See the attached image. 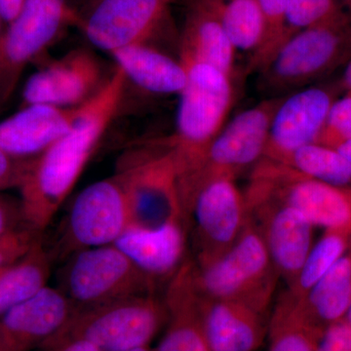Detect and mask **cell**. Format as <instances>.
Returning a JSON list of instances; mask_svg holds the SVG:
<instances>
[{
  "instance_id": "obj_1",
  "label": "cell",
  "mask_w": 351,
  "mask_h": 351,
  "mask_svg": "<svg viewBox=\"0 0 351 351\" xmlns=\"http://www.w3.org/2000/svg\"><path fill=\"white\" fill-rule=\"evenodd\" d=\"M127 83L117 66L97 93L82 106L66 135L32 161L19 188L25 226L43 234L75 189L119 112Z\"/></svg>"
},
{
  "instance_id": "obj_2",
  "label": "cell",
  "mask_w": 351,
  "mask_h": 351,
  "mask_svg": "<svg viewBox=\"0 0 351 351\" xmlns=\"http://www.w3.org/2000/svg\"><path fill=\"white\" fill-rule=\"evenodd\" d=\"M182 64L186 69V83L179 95L175 135L170 144L179 181L195 169L226 125L234 96L232 75L207 64Z\"/></svg>"
},
{
  "instance_id": "obj_3",
  "label": "cell",
  "mask_w": 351,
  "mask_h": 351,
  "mask_svg": "<svg viewBox=\"0 0 351 351\" xmlns=\"http://www.w3.org/2000/svg\"><path fill=\"white\" fill-rule=\"evenodd\" d=\"M166 321L163 300L156 295H134L75 308L66 325L41 348L47 351L77 339L89 341L101 351L143 348L149 346Z\"/></svg>"
},
{
  "instance_id": "obj_4",
  "label": "cell",
  "mask_w": 351,
  "mask_h": 351,
  "mask_svg": "<svg viewBox=\"0 0 351 351\" xmlns=\"http://www.w3.org/2000/svg\"><path fill=\"white\" fill-rule=\"evenodd\" d=\"M196 287L204 299L242 302L267 313L277 274L262 235L248 219L237 241L219 258L193 263Z\"/></svg>"
},
{
  "instance_id": "obj_5",
  "label": "cell",
  "mask_w": 351,
  "mask_h": 351,
  "mask_svg": "<svg viewBox=\"0 0 351 351\" xmlns=\"http://www.w3.org/2000/svg\"><path fill=\"white\" fill-rule=\"evenodd\" d=\"M351 58V16L295 34L260 73L261 88L286 96L331 75Z\"/></svg>"
},
{
  "instance_id": "obj_6",
  "label": "cell",
  "mask_w": 351,
  "mask_h": 351,
  "mask_svg": "<svg viewBox=\"0 0 351 351\" xmlns=\"http://www.w3.org/2000/svg\"><path fill=\"white\" fill-rule=\"evenodd\" d=\"M283 98L265 99L240 112L219 132L195 169L179 182L184 216L196 193L208 182L223 178L234 180L263 158L272 117Z\"/></svg>"
},
{
  "instance_id": "obj_7",
  "label": "cell",
  "mask_w": 351,
  "mask_h": 351,
  "mask_svg": "<svg viewBox=\"0 0 351 351\" xmlns=\"http://www.w3.org/2000/svg\"><path fill=\"white\" fill-rule=\"evenodd\" d=\"M244 196L249 202L272 200L289 205L313 226L337 230L351 239V186L316 181L285 164L262 158Z\"/></svg>"
},
{
  "instance_id": "obj_8",
  "label": "cell",
  "mask_w": 351,
  "mask_h": 351,
  "mask_svg": "<svg viewBox=\"0 0 351 351\" xmlns=\"http://www.w3.org/2000/svg\"><path fill=\"white\" fill-rule=\"evenodd\" d=\"M114 176L125 195L129 228L149 230L184 221L179 168L170 145L126 154Z\"/></svg>"
},
{
  "instance_id": "obj_9",
  "label": "cell",
  "mask_w": 351,
  "mask_h": 351,
  "mask_svg": "<svg viewBox=\"0 0 351 351\" xmlns=\"http://www.w3.org/2000/svg\"><path fill=\"white\" fill-rule=\"evenodd\" d=\"M80 14L69 0H25L0 38V112L6 108L27 64L56 43Z\"/></svg>"
},
{
  "instance_id": "obj_10",
  "label": "cell",
  "mask_w": 351,
  "mask_h": 351,
  "mask_svg": "<svg viewBox=\"0 0 351 351\" xmlns=\"http://www.w3.org/2000/svg\"><path fill=\"white\" fill-rule=\"evenodd\" d=\"M64 262L59 289L75 308L156 292L157 284L115 245L78 252Z\"/></svg>"
},
{
  "instance_id": "obj_11",
  "label": "cell",
  "mask_w": 351,
  "mask_h": 351,
  "mask_svg": "<svg viewBox=\"0 0 351 351\" xmlns=\"http://www.w3.org/2000/svg\"><path fill=\"white\" fill-rule=\"evenodd\" d=\"M128 228L125 195L113 176L78 193L48 250L53 262L66 261L78 252L114 244Z\"/></svg>"
},
{
  "instance_id": "obj_12",
  "label": "cell",
  "mask_w": 351,
  "mask_h": 351,
  "mask_svg": "<svg viewBox=\"0 0 351 351\" xmlns=\"http://www.w3.org/2000/svg\"><path fill=\"white\" fill-rule=\"evenodd\" d=\"M188 214L193 215L195 221L196 263L225 254L239 239L249 219L243 193L234 180L226 178L205 184L196 193Z\"/></svg>"
},
{
  "instance_id": "obj_13",
  "label": "cell",
  "mask_w": 351,
  "mask_h": 351,
  "mask_svg": "<svg viewBox=\"0 0 351 351\" xmlns=\"http://www.w3.org/2000/svg\"><path fill=\"white\" fill-rule=\"evenodd\" d=\"M173 0H96L80 27L89 43L112 54L135 44L149 43Z\"/></svg>"
},
{
  "instance_id": "obj_14",
  "label": "cell",
  "mask_w": 351,
  "mask_h": 351,
  "mask_svg": "<svg viewBox=\"0 0 351 351\" xmlns=\"http://www.w3.org/2000/svg\"><path fill=\"white\" fill-rule=\"evenodd\" d=\"M336 99L334 89L319 86L284 96L272 117L263 158L284 163L297 149L316 143Z\"/></svg>"
},
{
  "instance_id": "obj_15",
  "label": "cell",
  "mask_w": 351,
  "mask_h": 351,
  "mask_svg": "<svg viewBox=\"0 0 351 351\" xmlns=\"http://www.w3.org/2000/svg\"><path fill=\"white\" fill-rule=\"evenodd\" d=\"M246 207L277 274L290 286L313 248V223L295 208L277 201H256Z\"/></svg>"
},
{
  "instance_id": "obj_16",
  "label": "cell",
  "mask_w": 351,
  "mask_h": 351,
  "mask_svg": "<svg viewBox=\"0 0 351 351\" xmlns=\"http://www.w3.org/2000/svg\"><path fill=\"white\" fill-rule=\"evenodd\" d=\"M101 71L97 58L87 49L66 53L25 82L23 107L34 104L78 107L100 89Z\"/></svg>"
},
{
  "instance_id": "obj_17",
  "label": "cell",
  "mask_w": 351,
  "mask_h": 351,
  "mask_svg": "<svg viewBox=\"0 0 351 351\" xmlns=\"http://www.w3.org/2000/svg\"><path fill=\"white\" fill-rule=\"evenodd\" d=\"M75 311L73 302L59 288L46 286L0 315V351L41 348L66 325Z\"/></svg>"
},
{
  "instance_id": "obj_18",
  "label": "cell",
  "mask_w": 351,
  "mask_h": 351,
  "mask_svg": "<svg viewBox=\"0 0 351 351\" xmlns=\"http://www.w3.org/2000/svg\"><path fill=\"white\" fill-rule=\"evenodd\" d=\"M82 106L34 104L23 107L0 122V147L16 158H36L71 130Z\"/></svg>"
},
{
  "instance_id": "obj_19",
  "label": "cell",
  "mask_w": 351,
  "mask_h": 351,
  "mask_svg": "<svg viewBox=\"0 0 351 351\" xmlns=\"http://www.w3.org/2000/svg\"><path fill=\"white\" fill-rule=\"evenodd\" d=\"M203 302L196 287L193 263L184 262L166 289L163 302L167 326L156 351H210L203 327Z\"/></svg>"
},
{
  "instance_id": "obj_20",
  "label": "cell",
  "mask_w": 351,
  "mask_h": 351,
  "mask_svg": "<svg viewBox=\"0 0 351 351\" xmlns=\"http://www.w3.org/2000/svg\"><path fill=\"white\" fill-rule=\"evenodd\" d=\"M186 232L182 221L156 228H128L115 246L156 284L172 278L184 263Z\"/></svg>"
},
{
  "instance_id": "obj_21",
  "label": "cell",
  "mask_w": 351,
  "mask_h": 351,
  "mask_svg": "<svg viewBox=\"0 0 351 351\" xmlns=\"http://www.w3.org/2000/svg\"><path fill=\"white\" fill-rule=\"evenodd\" d=\"M202 317L210 351H256L269 330L265 313L239 302L204 299Z\"/></svg>"
},
{
  "instance_id": "obj_22",
  "label": "cell",
  "mask_w": 351,
  "mask_h": 351,
  "mask_svg": "<svg viewBox=\"0 0 351 351\" xmlns=\"http://www.w3.org/2000/svg\"><path fill=\"white\" fill-rule=\"evenodd\" d=\"M235 51L209 0H188L180 61L210 64L232 76Z\"/></svg>"
},
{
  "instance_id": "obj_23",
  "label": "cell",
  "mask_w": 351,
  "mask_h": 351,
  "mask_svg": "<svg viewBox=\"0 0 351 351\" xmlns=\"http://www.w3.org/2000/svg\"><path fill=\"white\" fill-rule=\"evenodd\" d=\"M110 55L127 82L131 80L149 93L179 96L186 85V69L182 62L149 43L121 48Z\"/></svg>"
},
{
  "instance_id": "obj_24",
  "label": "cell",
  "mask_w": 351,
  "mask_h": 351,
  "mask_svg": "<svg viewBox=\"0 0 351 351\" xmlns=\"http://www.w3.org/2000/svg\"><path fill=\"white\" fill-rule=\"evenodd\" d=\"M295 301L302 315L319 331L345 319L351 304V249L304 298Z\"/></svg>"
},
{
  "instance_id": "obj_25",
  "label": "cell",
  "mask_w": 351,
  "mask_h": 351,
  "mask_svg": "<svg viewBox=\"0 0 351 351\" xmlns=\"http://www.w3.org/2000/svg\"><path fill=\"white\" fill-rule=\"evenodd\" d=\"M53 260L43 239L38 237L29 250L0 274V315L31 299L47 286Z\"/></svg>"
},
{
  "instance_id": "obj_26",
  "label": "cell",
  "mask_w": 351,
  "mask_h": 351,
  "mask_svg": "<svg viewBox=\"0 0 351 351\" xmlns=\"http://www.w3.org/2000/svg\"><path fill=\"white\" fill-rule=\"evenodd\" d=\"M319 332L302 315L295 298L285 292L269 323V351H316Z\"/></svg>"
},
{
  "instance_id": "obj_27",
  "label": "cell",
  "mask_w": 351,
  "mask_h": 351,
  "mask_svg": "<svg viewBox=\"0 0 351 351\" xmlns=\"http://www.w3.org/2000/svg\"><path fill=\"white\" fill-rule=\"evenodd\" d=\"M302 176L338 186H351V162L336 149L326 145H304L282 163Z\"/></svg>"
},
{
  "instance_id": "obj_28",
  "label": "cell",
  "mask_w": 351,
  "mask_h": 351,
  "mask_svg": "<svg viewBox=\"0 0 351 351\" xmlns=\"http://www.w3.org/2000/svg\"><path fill=\"white\" fill-rule=\"evenodd\" d=\"M350 237L337 230H326L319 241L311 248L287 292L295 299L304 298L328 270L350 250Z\"/></svg>"
},
{
  "instance_id": "obj_29",
  "label": "cell",
  "mask_w": 351,
  "mask_h": 351,
  "mask_svg": "<svg viewBox=\"0 0 351 351\" xmlns=\"http://www.w3.org/2000/svg\"><path fill=\"white\" fill-rule=\"evenodd\" d=\"M348 16L338 0H287L283 43L297 32L338 22Z\"/></svg>"
},
{
  "instance_id": "obj_30",
  "label": "cell",
  "mask_w": 351,
  "mask_h": 351,
  "mask_svg": "<svg viewBox=\"0 0 351 351\" xmlns=\"http://www.w3.org/2000/svg\"><path fill=\"white\" fill-rule=\"evenodd\" d=\"M258 2L263 13L265 32L260 48L250 58L249 69L261 73L282 45L287 0H258Z\"/></svg>"
},
{
  "instance_id": "obj_31",
  "label": "cell",
  "mask_w": 351,
  "mask_h": 351,
  "mask_svg": "<svg viewBox=\"0 0 351 351\" xmlns=\"http://www.w3.org/2000/svg\"><path fill=\"white\" fill-rule=\"evenodd\" d=\"M351 141V95L346 94L332 103L316 144L338 149Z\"/></svg>"
},
{
  "instance_id": "obj_32",
  "label": "cell",
  "mask_w": 351,
  "mask_h": 351,
  "mask_svg": "<svg viewBox=\"0 0 351 351\" xmlns=\"http://www.w3.org/2000/svg\"><path fill=\"white\" fill-rule=\"evenodd\" d=\"M40 235L29 228H23L0 237V269L22 258Z\"/></svg>"
},
{
  "instance_id": "obj_33",
  "label": "cell",
  "mask_w": 351,
  "mask_h": 351,
  "mask_svg": "<svg viewBox=\"0 0 351 351\" xmlns=\"http://www.w3.org/2000/svg\"><path fill=\"white\" fill-rule=\"evenodd\" d=\"M316 351H351V324L343 319L321 330Z\"/></svg>"
},
{
  "instance_id": "obj_34",
  "label": "cell",
  "mask_w": 351,
  "mask_h": 351,
  "mask_svg": "<svg viewBox=\"0 0 351 351\" xmlns=\"http://www.w3.org/2000/svg\"><path fill=\"white\" fill-rule=\"evenodd\" d=\"M34 158H16L0 147V191L19 189Z\"/></svg>"
},
{
  "instance_id": "obj_35",
  "label": "cell",
  "mask_w": 351,
  "mask_h": 351,
  "mask_svg": "<svg viewBox=\"0 0 351 351\" xmlns=\"http://www.w3.org/2000/svg\"><path fill=\"white\" fill-rule=\"evenodd\" d=\"M25 226L20 200L0 196V237L17 232Z\"/></svg>"
},
{
  "instance_id": "obj_36",
  "label": "cell",
  "mask_w": 351,
  "mask_h": 351,
  "mask_svg": "<svg viewBox=\"0 0 351 351\" xmlns=\"http://www.w3.org/2000/svg\"><path fill=\"white\" fill-rule=\"evenodd\" d=\"M24 2L25 0H0V9L6 25L16 17Z\"/></svg>"
},
{
  "instance_id": "obj_37",
  "label": "cell",
  "mask_w": 351,
  "mask_h": 351,
  "mask_svg": "<svg viewBox=\"0 0 351 351\" xmlns=\"http://www.w3.org/2000/svg\"><path fill=\"white\" fill-rule=\"evenodd\" d=\"M47 351H101L100 348H97L93 343H89V341H82V339H77V341H68L64 343L63 345L56 346V348H52V350Z\"/></svg>"
},
{
  "instance_id": "obj_38",
  "label": "cell",
  "mask_w": 351,
  "mask_h": 351,
  "mask_svg": "<svg viewBox=\"0 0 351 351\" xmlns=\"http://www.w3.org/2000/svg\"><path fill=\"white\" fill-rule=\"evenodd\" d=\"M341 85L345 90L346 94L351 95V58L346 64Z\"/></svg>"
},
{
  "instance_id": "obj_39",
  "label": "cell",
  "mask_w": 351,
  "mask_h": 351,
  "mask_svg": "<svg viewBox=\"0 0 351 351\" xmlns=\"http://www.w3.org/2000/svg\"><path fill=\"white\" fill-rule=\"evenodd\" d=\"M338 151L351 162V141L339 147Z\"/></svg>"
},
{
  "instance_id": "obj_40",
  "label": "cell",
  "mask_w": 351,
  "mask_h": 351,
  "mask_svg": "<svg viewBox=\"0 0 351 351\" xmlns=\"http://www.w3.org/2000/svg\"><path fill=\"white\" fill-rule=\"evenodd\" d=\"M338 1L346 9V12L351 16V0H338Z\"/></svg>"
},
{
  "instance_id": "obj_41",
  "label": "cell",
  "mask_w": 351,
  "mask_h": 351,
  "mask_svg": "<svg viewBox=\"0 0 351 351\" xmlns=\"http://www.w3.org/2000/svg\"><path fill=\"white\" fill-rule=\"evenodd\" d=\"M3 24H5V21L3 19L2 16L1 9H0V38H1L2 34H3Z\"/></svg>"
},
{
  "instance_id": "obj_42",
  "label": "cell",
  "mask_w": 351,
  "mask_h": 351,
  "mask_svg": "<svg viewBox=\"0 0 351 351\" xmlns=\"http://www.w3.org/2000/svg\"><path fill=\"white\" fill-rule=\"evenodd\" d=\"M126 351H156V350H152L149 346H143V348H133V350H129Z\"/></svg>"
},
{
  "instance_id": "obj_43",
  "label": "cell",
  "mask_w": 351,
  "mask_h": 351,
  "mask_svg": "<svg viewBox=\"0 0 351 351\" xmlns=\"http://www.w3.org/2000/svg\"><path fill=\"white\" fill-rule=\"evenodd\" d=\"M345 319L348 320V322H350L351 324V304H350V309H348V314H346Z\"/></svg>"
},
{
  "instance_id": "obj_44",
  "label": "cell",
  "mask_w": 351,
  "mask_h": 351,
  "mask_svg": "<svg viewBox=\"0 0 351 351\" xmlns=\"http://www.w3.org/2000/svg\"><path fill=\"white\" fill-rule=\"evenodd\" d=\"M4 269H5V267H3V269H0V274H1L2 270H3Z\"/></svg>"
}]
</instances>
